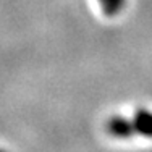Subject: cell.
<instances>
[{
    "label": "cell",
    "mask_w": 152,
    "mask_h": 152,
    "mask_svg": "<svg viewBox=\"0 0 152 152\" xmlns=\"http://www.w3.org/2000/svg\"><path fill=\"white\" fill-rule=\"evenodd\" d=\"M107 131L110 136L118 137V139H128L136 133L134 125L129 120L123 117H113L107 121Z\"/></svg>",
    "instance_id": "obj_1"
},
{
    "label": "cell",
    "mask_w": 152,
    "mask_h": 152,
    "mask_svg": "<svg viewBox=\"0 0 152 152\" xmlns=\"http://www.w3.org/2000/svg\"><path fill=\"white\" fill-rule=\"evenodd\" d=\"M133 125L136 133L146 137H152V113L149 110H137Z\"/></svg>",
    "instance_id": "obj_2"
},
{
    "label": "cell",
    "mask_w": 152,
    "mask_h": 152,
    "mask_svg": "<svg viewBox=\"0 0 152 152\" xmlns=\"http://www.w3.org/2000/svg\"><path fill=\"white\" fill-rule=\"evenodd\" d=\"M0 152H7V151H3V149H0Z\"/></svg>",
    "instance_id": "obj_4"
},
{
    "label": "cell",
    "mask_w": 152,
    "mask_h": 152,
    "mask_svg": "<svg viewBox=\"0 0 152 152\" xmlns=\"http://www.w3.org/2000/svg\"><path fill=\"white\" fill-rule=\"evenodd\" d=\"M99 3H100V7H102V12L105 13L107 16H113L121 10L125 0H99Z\"/></svg>",
    "instance_id": "obj_3"
}]
</instances>
